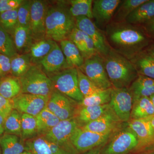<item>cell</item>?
Listing matches in <instances>:
<instances>
[{
    "instance_id": "obj_2",
    "label": "cell",
    "mask_w": 154,
    "mask_h": 154,
    "mask_svg": "<svg viewBox=\"0 0 154 154\" xmlns=\"http://www.w3.org/2000/svg\"><path fill=\"white\" fill-rule=\"evenodd\" d=\"M65 1L58 2L48 5L46 19V38L56 42L69 39L76 27L75 19L69 11V6Z\"/></svg>"
},
{
    "instance_id": "obj_33",
    "label": "cell",
    "mask_w": 154,
    "mask_h": 154,
    "mask_svg": "<svg viewBox=\"0 0 154 154\" xmlns=\"http://www.w3.org/2000/svg\"><path fill=\"white\" fill-rule=\"evenodd\" d=\"M22 113L14 109L5 119L4 132L22 137Z\"/></svg>"
},
{
    "instance_id": "obj_12",
    "label": "cell",
    "mask_w": 154,
    "mask_h": 154,
    "mask_svg": "<svg viewBox=\"0 0 154 154\" xmlns=\"http://www.w3.org/2000/svg\"><path fill=\"white\" fill-rule=\"evenodd\" d=\"M78 103L54 90L50 96L47 107L60 120L73 118Z\"/></svg>"
},
{
    "instance_id": "obj_53",
    "label": "cell",
    "mask_w": 154,
    "mask_h": 154,
    "mask_svg": "<svg viewBox=\"0 0 154 154\" xmlns=\"http://www.w3.org/2000/svg\"><path fill=\"white\" fill-rule=\"evenodd\" d=\"M150 98L152 102L153 105L154 107V94L152 96H150Z\"/></svg>"
},
{
    "instance_id": "obj_48",
    "label": "cell",
    "mask_w": 154,
    "mask_h": 154,
    "mask_svg": "<svg viewBox=\"0 0 154 154\" xmlns=\"http://www.w3.org/2000/svg\"><path fill=\"white\" fill-rule=\"evenodd\" d=\"M4 122L5 119L0 115V135H2L4 133Z\"/></svg>"
},
{
    "instance_id": "obj_45",
    "label": "cell",
    "mask_w": 154,
    "mask_h": 154,
    "mask_svg": "<svg viewBox=\"0 0 154 154\" xmlns=\"http://www.w3.org/2000/svg\"><path fill=\"white\" fill-rule=\"evenodd\" d=\"M144 30L151 38H154V19L143 25Z\"/></svg>"
},
{
    "instance_id": "obj_7",
    "label": "cell",
    "mask_w": 154,
    "mask_h": 154,
    "mask_svg": "<svg viewBox=\"0 0 154 154\" xmlns=\"http://www.w3.org/2000/svg\"><path fill=\"white\" fill-rule=\"evenodd\" d=\"M78 127L79 124L74 118L60 120L54 127L41 135L72 154H77L78 153L72 145L70 139Z\"/></svg>"
},
{
    "instance_id": "obj_1",
    "label": "cell",
    "mask_w": 154,
    "mask_h": 154,
    "mask_svg": "<svg viewBox=\"0 0 154 154\" xmlns=\"http://www.w3.org/2000/svg\"><path fill=\"white\" fill-rule=\"evenodd\" d=\"M105 36L111 49L129 60L146 49L152 42L143 29L125 22L109 23Z\"/></svg>"
},
{
    "instance_id": "obj_40",
    "label": "cell",
    "mask_w": 154,
    "mask_h": 154,
    "mask_svg": "<svg viewBox=\"0 0 154 154\" xmlns=\"http://www.w3.org/2000/svg\"><path fill=\"white\" fill-rule=\"evenodd\" d=\"M32 1H23L17 9L18 25L30 28Z\"/></svg>"
},
{
    "instance_id": "obj_42",
    "label": "cell",
    "mask_w": 154,
    "mask_h": 154,
    "mask_svg": "<svg viewBox=\"0 0 154 154\" xmlns=\"http://www.w3.org/2000/svg\"><path fill=\"white\" fill-rule=\"evenodd\" d=\"M14 109L12 99H6L0 95V115L5 120Z\"/></svg>"
},
{
    "instance_id": "obj_36",
    "label": "cell",
    "mask_w": 154,
    "mask_h": 154,
    "mask_svg": "<svg viewBox=\"0 0 154 154\" xmlns=\"http://www.w3.org/2000/svg\"><path fill=\"white\" fill-rule=\"evenodd\" d=\"M0 54L12 58L18 54L13 37L0 25Z\"/></svg>"
},
{
    "instance_id": "obj_17",
    "label": "cell",
    "mask_w": 154,
    "mask_h": 154,
    "mask_svg": "<svg viewBox=\"0 0 154 154\" xmlns=\"http://www.w3.org/2000/svg\"><path fill=\"white\" fill-rule=\"evenodd\" d=\"M112 111L113 110L109 104L85 107L77 105L73 118L77 121L79 127H82Z\"/></svg>"
},
{
    "instance_id": "obj_25",
    "label": "cell",
    "mask_w": 154,
    "mask_h": 154,
    "mask_svg": "<svg viewBox=\"0 0 154 154\" xmlns=\"http://www.w3.org/2000/svg\"><path fill=\"white\" fill-rule=\"evenodd\" d=\"M60 45L70 67L79 68L83 65L85 59L79 48L72 42L69 39H65L60 42Z\"/></svg>"
},
{
    "instance_id": "obj_23",
    "label": "cell",
    "mask_w": 154,
    "mask_h": 154,
    "mask_svg": "<svg viewBox=\"0 0 154 154\" xmlns=\"http://www.w3.org/2000/svg\"><path fill=\"white\" fill-rule=\"evenodd\" d=\"M138 74L154 79V58L145 50L131 60Z\"/></svg>"
},
{
    "instance_id": "obj_41",
    "label": "cell",
    "mask_w": 154,
    "mask_h": 154,
    "mask_svg": "<svg viewBox=\"0 0 154 154\" xmlns=\"http://www.w3.org/2000/svg\"><path fill=\"white\" fill-rule=\"evenodd\" d=\"M69 39L75 45L84 57L85 53V33L75 27L69 36Z\"/></svg>"
},
{
    "instance_id": "obj_22",
    "label": "cell",
    "mask_w": 154,
    "mask_h": 154,
    "mask_svg": "<svg viewBox=\"0 0 154 154\" xmlns=\"http://www.w3.org/2000/svg\"><path fill=\"white\" fill-rule=\"evenodd\" d=\"M12 36L18 53H29L33 42L30 28L18 25Z\"/></svg>"
},
{
    "instance_id": "obj_8",
    "label": "cell",
    "mask_w": 154,
    "mask_h": 154,
    "mask_svg": "<svg viewBox=\"0 0 154 154\" xmlns=\"http://www.w3.org/2000/svg\"><path fill=\"white\" fill-rule=\"evenodd\" d=\"M114 131L102 134L85 130L78 127L72 134L70 141L78 153H83L104 145Z\"/></svg>"
},
{
    "instance_id": "obj_21",
    "label": "cell",
    "mask_w": 154,
    "mask_h": 154,
    "mask_svg": "<svg viewBox=\"0 0 154 154\" xmlns=\"http://www.w3.org/2000/svg\"><path fill=\"white\" fill-rule=\"evenodd\" d=\"M154 19V0L146 1L137 8L125 22L133 25H143Z\"/></svg>"
},
{
    "instance_id": "obj_20",
    "label": "cell",
    "mask_w": 154,
    "mask_h": 154,
    "mask_svg": "<svg viewBox=\"0 0 154 154\" xmlns=\"http://www.w3.org/2000/svg\"><path fill=\"white\" fill-rule=\"evenodd\" d=\"M122 123L115 113L112 111L95 121L80 127L92 132L105 134L115 131L121 126Z\"/></svg>"
},
{
    "instance_id": "obj_51",
    "label": "cell",
    "mask_w": 154,
    "mask_h": 154,
    "mask_svg": "<svg viewBox=\"0 0 154 154\" xmlns=\"http://www.w3.org/2000/svg\"><path fill=\"white\" fill-rule=\"evenodd\" d=\"M150 120L152 126L153 128L154 129V116L152 117H150Z\"/></svg>"
},
{
    "instance_id": "obj_54",
    "label": "cell",
    "mask_w": 154,
    "mask_h": 154,
    "mask_svg": "<svg viewBox=\"0 0 154 154\" xmlns=\"http://www.w3.org/2000/svg\"><path fill=\"white\" fill-rule=\"evenodd\" d=\"M0 136H1V135H0Z\"/></svg>"
},
{
    "instance_id": "obj_43",
    "label": "cell",
    "mask_w": 154,
    "mask_h": 154,
    "mask_svg": "<svg viewBox=\"0 0 154 154\" xmlns=\"http://www.w3.org/2000/svg\"><path fill=\"white\" fill-rule=\"evenodd\" d=\"M23 2V0H0V14L17 10Z\"/></svg>"
},
{
    "instance_id": "obj_38",
    "label": "cell",
    "mask_w": 154,
    "mask_h": 154,
    "mask_svg": "<svg viewBox=\"0 0 154 154\" xmlns=\"http://www.w3.org/2000/svg\"><path fill=\"white\" fill-rule=\"evenodd\" d=\"M77 71L79 89L84 98L102 90L99 89L79 69L77 68Z\"/></svg>"
},
{
    "instance_id": "obj_14",
    "label": "cell",
    "mask_w": 154,
    "mask_h": 154,
    "mask_svg": "<svg viewBox=\"0 0 154 154\" xmlns=\"http://www.w3.org/2000/svg\"><path fill=\"white\" fill-rule=\"evenodd\" d=\"M49 97L21 94L12 99L14 109L22 113L36 116L47 107Z\"/></svg>"
},
{
    "instance_id": "obj_5",
    "label": "cell",
    "mask_w": 154,
    "mask_h": 154,
    "mask_svg": "<svg viewBox=\"0 0 154 154\" xmlns=\"http://www.w3.org/2000/svg\"><path fill=\"white\" fill-rule=\"evenodd\" d=\"M19 79L22 94L50 97L53 91L50 78L39 65H32L28 71Z\"/></svg>"
},
{
    "instance_id": "obj_46",
    "label": "cell",
    "mask_w": 154,
    "mask_h": 154,
    "mask_svg": "<svg viewBox=\"0 0 154 154\" xmlns=\"http://www.w3.org/2000/svg\"><path fill=\"white\" fill-rule=\"evenodd\" d=\"M104 145L96 147V148L92 149L91 150H89L88 152H85L83 153L82 154H100L102 147Z\"/></svg>"
},
{
    "instance_id": "obj_16",
    "label": "cell",
    "mask_w": 154,
    "mask_h": 154,
    "mask_svg": "<svg viewBox=\"0 0 154 154\" xmlns=\"http://www.w3.org/2000/svg\"><path fill=\"white\" fill-rule=\"evenodd\" d=\"M121 2L120 0L93 1L92 15L97 25H108Z\"/></svg>"
},
{
    "instance_id": "obj_44",
    "label": "cell",
    "mask_w": 154,
    "mask_h": 154,
    "mask_svg": "<svg viewBox=\"0 0 154 154\" xmlns=\"http://www.w3.org/2000/svg\"><path fill=\"white\" fill-rule=\"evenodd\" d=\"M11 72V58L0 54V77L7 76Z\"/></svg>"
},
{
    "instance_id": "obj_34",
    "label": "cell",
    "mask_w": 154,
    "mask_h": 154,
    "mask_svg": "<svg viewBox=\"0 0 154 154\" xmlns=\"http://www.w3.org/2000/svg\"><path fill=\"white\" fill-rule=\"evenodd\" d=\"M112 88L100 90L91 96L85 97L82 102L78 103V106H99L109 104L111 98Z\"/></svg>"
},
{
    "instance_id": "obj_27",
    "label": "cell",
    "mask_w": 154,
    "mask_h": 154,
    "mask_svg": "<svg viewBox=\"0 0 154 154\" xmlns=\"http://www.w3.org/2000/svg\"><path fill=\"white\" fill-rule=\"evenodd\" d=\"M56 42L45 38L33 41L29 54L33 64H39V63L55 46Z\"/></svg>"
},
{
    "instance_id": "obj_56",
    "label": "cell",
    "mask_w": 154,
    "mask_h": 154,
    "mask_svg": "<svg viewBox=\"0 0 154 154\" xmlns=\"http://www.w3.org/2000/svg\"></svg>"
},
{
    "instance_id": "obj_3",
    "label": "cell",
    "mask_w": 154,
    "mask_h": 154,
    "mask_svg": "<svg viewBox=\"0 0 154 154\" xmlns=\"http://www.w3.org/2000/svg\"><path fill=\"white\" fill-rule=\"evenodd\" d=\"M103 57L112 88H129L138 75L131 60L111 48Z\"/></svg>"
},
{
    "instance_id": "obj_35",
    "label": "cell",
    "mask_w": 154,
    "mask_h": 154,
    "mask_svg": "<svg viewBox=\"0 0 154 154\" xmlns=\"http://www.w3.org/2000/svg\"><path fill=\"white\" fill-rule=\"evenodd\" d=\"M146 0H125L122 1L121 5L116 13L114 22H125L126 18L134 11Z\"/></svg>"
},
{
    "instance_id": "obj_11",
    "label": "cell",
    "mask_w": 154,
    "mask_h": 154,
    "mask_svg": "<svg viewBox=\"0 0 154 154\" xmlns=\"http://www.w3.org/2000/svg\"><path fill=\"white\" fill-rule=\"evenodd\" d=\"M48 5L46 1H32L30 29L33 41L46 38L45 19Z\"/></svg>"
},
{
    "instance_id": "obj_39",
    "label": "cell",
    "mask_w": 154,
    "mask_h": 154,
    "mask_svg": "<svg viewBox=\"0 0 154 154\" xmlns=\"http://www.w3.org/2000/svg\"><path fill=\"white\" fill-rule=\"evenodd\" d=\"M17 9L0 14V25L11 36L18 25Z\"/></svg>"
},
{
    "instance_id": "obj_32",
    "label": "cell",
    "mask_w": 154,
    "mask_h": 154,
    "mask_svg": "<svg viewBox=\"0 0 154 154\" xmlns=\"http://www.w3.org/2000/svg\"><path fill=\"white\" fill-rule=\"evenodd\" d=\"M92 0H71L68 1L69 11L75 18L85 17L93 19L92 15Z\"/></svg>"
},
{
    "instance_id": "obj_49",
    "label": "cell",
    "mask_w": 154,
    "mask_h": 154,
    "mask_svg": "<svg viewBox=\"0 0 154 154\" xmlns=\"http://www.w3.org/2000/svg\"><path fill=\"white\" fill-rule=\"evenodd\" d=\"M154 152V143L142 152Z\"/></svg>"
},
{
    "instance_id": "obj_6",
    "label": "cell",
    "mask_w": 154,
    "mask_h": 154,
    "mask_svg": "<svg viewBox=\"0 0 154 154\" xmlns=\"http://www.w3.org/2000/svg\"><path fill=\"white\" fill-rule=\"evenodd\" d=\"M54 90L79 103L84 99L78 85L77 68L71 67L53 74L50 77Z\"/></svg>"
},
{
    "instance_id": "obj_30",
    "label": "cell",
    "mask_w": 154,
    "mask_h": 154,
    "mask_svg": "<svg viewBox=\"0 0 154 154\" xmlns=\"http://www.w3.org/2000/svg\"><path fill=\"white\" fill-rule=\"evenodd\" d=\"M35 117L38 133L41 135L44 134L54 127L60 121L47 107Z\"/></svg>"
},
{
    "instance_id": "obj_47",
    "label": "cell",
    "mask_w": 154,
    "mask_h": 154,
    "mask_svg": "<svg viewBox=\"0 0 154 154\" xmlns=\"http://www.w3.org/2000/svg\"><path fill=\"white\" fill-rule=\"evenodd\" d=\"M145 50L154 58V42L151 43Z\"/></svg>"
},
{
    "instance_id": "obj_37",
    "label": "cell",
    "mask_w": 154,
    "mask_h": 154,
    "mask_svg": "<svg viewBox=\"0 0 154 154\" xmlns=\"http://www.w3.org/2000/svg\"><path fill=\"white\" fill-rule=\"evenodd\" d=\"M38 134L36 117L22 113V137L23 139H30Z\"/></svg>"
},
{
    "instance_id": "obj_13",
    "label": "cell",
    "mask_w": 154,
    "mask_h": 154,
    "mask_svg": "<svg viewBox=\"0 0 154 154\" xmlns=\"http://www.w3.org/2000/svg\"><path fill=\"white\" fill-rule=\"evenodd\" d=\"M76 27L87 34L94 42L97 53L104 57L110 48L104 35L91 19L85 17L75 18Z\"/></svg>"
},
{
    "instance_id": "obj_19",
    "label": "cell",
    "mask_w": 154,
    "mask_h": 154,
    "mask_svg": "<svg viewBox=\"0 0 154 154\" xmlns=\"http://www.w3.org/2000/svg\"><path fill=\"white\" fill-rule=\"evenodd\" d=\"M25 145L33 154H72L42 135L27 140Z\"/></svg>"
},
{
    "instance_id": "obj_52",
    "label": "cell",
    "mask_w": 154,
    "mask_h": 154,
    "mask_svg": "<svg viewBox=\"0 0 154 154\" xmlns=\"http://www.w3.org/2000/svg\"><path fill=\"white\" fill-rule=\"evenodd\" d=\"M19 154H33L31 152L29 151L26 150L25 151Z\"/></svg>"
},
{
    "instance_id": "obj_24",
    "label": "cell",
    "mask_w": 154,
    "mask_h": 154,
    "mask_svg": "<svg viewBox=\"0 0 154 154\" xmlns=\"http://www.w3.org/2000/svg\"><path fill=\"white\" fill-rule=\"evenodd\" d=\"M129 89L133 99L140 97H150L154 94V79L138 75Z\"/></svg>"
},
{
    "instance_id": "obj_31",
    "label": "cell",
    "mask_w": 154,
    "mask_h": 154,
    "mask_svg": "<svg viewBox=\"0 0 154 154\" xmlns=\"http://www.w3.org/2000/svg\"><path fill=\"white\" fill-rule=\"evenodd\" d=\"M33 65L29 53L18 54L11 58V72L13 76L19 78L25 74Z\"/></svg>"
},
{
    "instance_id": "obj_18",
    "label": "cell",
    "mask_w": 154,
    "mask_h": 154,
    "mask_svg": "<svg viewBox=\"0 0 154 154\" xmlns=\"http://www.w3.org/2000/svg\"><path fill=\"white\" fill-rule=\"evenodd\" d=\"M38 65L46 72L52 74L71 68L68 64L60 46L57 42L52 50L40 62Z\"/></svg>"
},
{
    "instance_id": "obj_50",
    "label": "cell",
    "mask_w": 154,
    "mask_h": 154,
    "mask_svg": "<svg viewBox=\"0 0 154 154\" xmlns=\"http://www.w3.org/2000/svg\"><path fill=\"white\" fill-rule=\"evenodd\" d=\"M133 154H154V152H143Z\"/></svg>"
},
{
    "instance_id": "obj_10",
    "label": "cell",
    "mask_w": 154,
    "mask_h": 154,
    "mask_svg": "<svg viewBox=\"0 0 154 154\" xmlns=\"http://www.w3.org/2000/svg\"><path fill=\"white\" fill-rule=\"evenodd\" d=\"M133 101L129 88H112L109 104L121 122H128L130 119Z\"/></svg>"
},
{
    "instance_id": "obj_26",
    "label": "cell",
    "mask_w": 154,
    "mask_h": 154,
    "mask_svg": "<svg viewBox=\"0 0 154 154\" xmlns=\"http://www.w3.org/2000/svg\"><path fill=\"white\" fill-rule=\"evenodd\" d=\"M154 116V105L150 97H140L134 99L130 119H143Z\"/></svg>"
},
{
    "instance_id": "obj_4",
    "label": "cell",
    "mask_w": 154,
    "mask_h": 154,
    "mask_svg": "<svg viewBox=\"0 0 154 154\" xmlns=\"http://www.w3.org/2000/svg\"><path fill=\"white\" fill-rule=\"evenodd\" d=\"M138 144L136 134L127 122H122L102 147L100 154L134 153Z\"/></svg>"
},
{
    "instance_id": "obj_15",
    "label": "cell",
    "mask_w": 154,
    "mask_h": 154,
    "mask_svg": "<svg viewBox=\"0 0 154 154\" xmlns=\"http://www.w3.org/2000/svg\"><path fill=\"white\" fill-rule=\"evenodd\" d=\"M127 123L137 137L138 144L134 153L143 151L154 143V129L149 118L130 119Z\"/></svg>"
},
{
    "instance_id": "obj_29",
    "label": "cell",
    "mask_w": 154,
    "mask_h": 154,
    "mask_svg": "<svg viewBox=\"0 0 154 154\" xmlns=\"http://www.w3.org/2000/svg\"><path fill=\"white\" fill-rule=\"evenodd\" d=\"M22 94V87L19 78L4 77L0 80V95L7 99H13Z\"/></svg>"
},
{
    "instance_id": "obj_55",
    "label": "cell",
    "mask_w": 154,
    "mask_h": 154,
    "mask_svg": "<svg viewBox=\"0 0 154 154\" xmlns=\"http://www.w3.org/2000/svg\"></svg>"
},
{
    "instance_id": "obj_9",
    "label": "cell",
    "mask_w": 154,
    "mask_h": 154,
    "mask_svg": "<svg viewBox=\"0 0 154 154\" xmlns=\"http://www.w3.org/2000/svg\"><path fill=\"white\" fill-rule=\"evenodd\" d=\"M79 69L99 89L103 90L112 88L105 70L103 57L98 53L85 60L83 65Z\"/></svg>"
},
{
    "instance_id": "obj_28",
    "label": "cell",
    "mask_w": 154,
    "mask_h": 154,
    "mask_svg": "<svg viewBox=\"0 0 154 154\" xmlns=\"http://www.w3.org/2000/svg\"><path fill=\"white\" fill-rule=\"evenodd\" d=\"M0 147L2 154H19L27 150L20 137L8 134L0 136Z\"/></svg>"
}]
</instances>
